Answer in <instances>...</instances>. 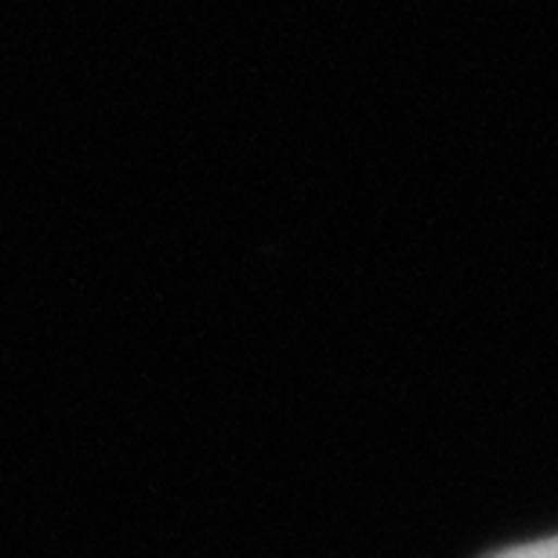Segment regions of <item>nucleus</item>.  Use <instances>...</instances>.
Masks as SVG:
<instances>
[{
  "instance_id": "obj_1",
  "label": "nucleus",
  "mask_w": 558,
  "mask_h": 558,
  "mask_svg": "<svg viewBox=\"0 0 558 558\" xmlns=\"http://www.w3.org/2000/svg\"><path fill=\"white\" fill-rule=\"evenodd\" d=\"M489 558H558V537L537 541V544H522V548H508V551H497Z\"/></svg>"
}]
</instances>
